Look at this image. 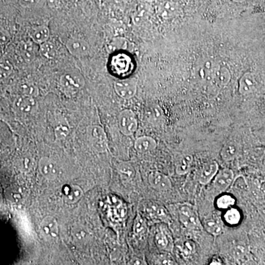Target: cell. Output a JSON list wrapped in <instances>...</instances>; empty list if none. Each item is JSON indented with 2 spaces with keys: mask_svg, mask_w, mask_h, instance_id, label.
<instances>
[{
  "mask_svg": "<svg viewBox=\"0 0 265 265\" xmlns=\"http://www.w3.org/2000/svg\"><path fill=\"white\" fill-rule=\"evenodd\" d=\"M87 136L90 143L99 153L106 152L109 148L107 136L104 129L99 125H90L87 128Z\"/></svg>",
  "mask_w": 265,
  "mask_h": 265,
  "instance_id": "obj_1",
  "label": "cell"
},
{
  "mask_svg": "<svg viewBox=\"0 0 265 265\" xmlns=\"http://www.w3.org/2000/svg\"><path fill=\"white\" fill-rule=\"evenodd\" d=\"M118 126L122 134L131 136L138 128V120L136 114L130 109H125L118 116Z\"/></svg>",
  "mask_w": 265,
  "mask_h": 265,
  "instance_id": "obj_2",
  "label": "cell"
},
{
  "mask_svg": "<svg viewBox=\"0 0 265 265\" xmlns=\"http://www.w3.org/2000/svg\"><path fill=\"white\" fill-rule=\"evenodd\" d=\"M60 85L65 94H75L85 85V81L78 73H67L60 78Z\"/></svg>",
  "mask_w": 265,
  "mask_h": 265,
  "instance_id": "obj_3",
  "label": "cell"
},
{
  "mask_svg": "<svg viewBox=\"0 0 265 265\" xmlns=\"http://www.w3.org/2000/svg\"><path fill=\"white\" fill-rule=\"evenodd\" d=\"M138 81L135 78L119 80L114 83V91L119 97L129 100L136 95L137 92Z\"/></svg>",
  "mask_w": 265,
  "mask_h": 265,
  "instance_id": "obj_4",
  "label": "cell"
},
{
  "mask_svg": "<svg viewBox=\"0 0 265 265\" xmlns=\"http://www.w3.org/2000/svg\"><path fill=\"white\" fill-rule=\"evenodd\" d=\"M179 219L186 228L195 229L200 225L198 214L193 206L181 204L178 207Z\"/></svg>",
  "mask_w": 265,
  "mask_h": 265,
  "instance_id": "obj_5",
  "label": "cell"
},
{
  "mask_svg": "<svg viewBox=\"0 0 265 265\" xmlns=\"http://www.w3.org/2000/svg\"><path fill=\"white\" fill-rule=\"evenodd\" d=\"M39 230L42 237L48 241H53L59 236V226L58 222L53 217H46L41 222Z\"/></svg>",
  "mask_w": 265,
  "mask_h": 265,
  "instance_id": "obj_6",
  "label": "cell"
},
{
  "mask_svg": "<svg viewBox=\"0 0 265 265\" xmlns=\"http://www.w3.org/2000/svg\"><path fill=\"white\" fill-rule=\"evenodd\" d=\"M110 66L113 72L116 75H125L132 67V61L126 54H116L110 61Z\"/></svg>",
  "mask_w": 265,
  "mask_h": 265,
  "instance_id": "obj_7",
  "label": "cell"
},
{
  "mask_svg": "<svg viewBox=\"0 0 265 265\" xmlns=\"http://www.w3.org/2000/svg\"><path fill=\"white\" fill-rule=\"evenodd\" d=\"M39 169L41 174L48 180H55L59 175L58 164L47 157H42L39 160Z\"/></svg>",
  "mask_w": 265,
  "mask_h": 265,
  "instance_id": "obj_8",
  "label": "cell"
},
{
  "mask_svg": "<svg viewBox=\"0 0 265 265\" xmlns=\"http://www.w3.org/2000/svg\"><path fill=\"white\" fill-rule=\"evenodd\" d=\"M66 47L71 55L76 58L87 56L90 51V46L88 42L81 39H69L66 44Z\"/></svg>",
  "mask_w": 265,
  "mask_h": 265,
  "instance_id": "obj_9",
  "label": "cell"
},
{
  "mask_svg": "<svg viewBox=\"0 0 265 265\" xmlns=\"http://www.w3.org/2000/svg\"><path fill=\"white\" fill-rule=\"evenodd\" d=\"M150 184L160 192H166L171 188L172 183L168 177L159 172H152L148 177Z\"/></svg>",
  "mask_w": 265,
  "mask_h": 265,
  "instance_id": "obj_10",
  "label": "cell"
},
{
  "mask_svg": "<svg viewBox=\"0 0 265 265\" xmlns=\"http://www.w3.org/2000/svg\"><path fill=\"white\" fill-rule=\"evenodd\" d=\"M234 180V173L229 169H223L218 171L214 180V186L217 190L225 192Z\"/></svg>",
  "mask_w": 265,
  "mask_h": 265,
  "instance_id": "obj_11",
  "label": "cell"
},
{
  "mask_svg": "<svg viewBox=\"0 0 265 265\" xmlns=\"http://www.w3.org/2000/svg\"><path fill=\"white\" fill-rule=\"evenodd\" d=\"M17 110L23 114H32L37 110L39 105L36 98L27 96H22L15 103Z\"/></svg>",
  "mask_w": 265,
  "mask_h": 265,
  "instance_id": "obj_12",
  "label": "cell"
},
{
  "mask_svg": "<svg viewBox=\"0 0 265 265\" xmlns=\"http://www.w3.org/2000/svg\"><path fill=\"white\" fill-rule=\"evenodd\" d=\"M219 171V166L216 161L206 163L202 167L199 175V182L201 184L206 185L210 183Z\"/></svg>",
  "mask_w": 265,
  "mask_h": 265,
  "instance_id": "obj_13",
  "label": "cell"
},
{
  "mask_svg": "<svg viewBox=\"0 0 265 265\" xmlns=\"http://www.w3.org/2000/svg\"><path fill=\"white\" fill-rule=\"evenodd\" d=\"M29 36L32 42L37 44H42L49 40V30L47 24L35 26L29 32Z\"/></svg>",
  "mask_w": 265,
  "mask_h": 265,
  "instance_id": "obj_14",
  "label": "cell"
},
{
  "mask_svg": "<svg viewBox=\"0 0 265 265\" xmlns=\"http://www.w3.org/2000/svg\"><path fill=\"white\" fill-rule=\"evenodd\" d=\"M134 148L139 154H148L155 151L157 148V142L151 136H141L135 141Z\"/></svg>",
  "mask_w": 265,
  "mask_h": 265,
  "instance_id": "obj_15",
  "label": "cell"
},
{
  "mask_svg": "<svg viewBox=\"0 0 265 265\" xmlns=\"http://www.w3.org/2000/svg\"><path fill=\"white\" fill-rule=\"evenodd\" d=\"M178 12V6L176 2L172 1H166L159 5L158 14L164 20H170L176 17Z\"/></svg>",
  "mask_w": 265,
  "mask_h": 265,
  "instance_id": "obj_16",
  "label": "cell"
},
{
  "mask_svg": "<svg viewBox=\"0 0 265 265\" xmlns=\"http://www.w3.org/2000/svg\"><path fill=\"white\" fill-rule=\"evenodd\" d=\"M84 195L83 189L78 185H71L66 189L64 193V199L67 203L74 204L78 203Z\"/></svg>",
  "mask_w": 265,
  "mask_h": 265,
  "instance_id": "obj_17",
  "label": "cell"
},
{
  "mask_svg": "<svg viewBox=\"0 0 265 265\" xmlns=\"http://www.w3.org/2000/svg\"><path fill=\"white\" fill-rule=\"evenodd\" d=\"M155 242L157 247L161 250L170 251L173 249V241H172L171 237L164 230H161L157 233Z\"/></svg>",
  "mask_w": 265,
  "mask_h": 265,
  "instance_id": "obj_18",
  "label": "cell"
},
{
  "mask_svg": "<svg viewBox=\"0 0 265 265\" xmlns=\"http://www.w3.org/2000/svg\"><path fill=\"white\" fill-rule=\"evenodd\" d=\"M218 66L214 61H207L200 67V77L206 81H215V73Z\"/></svg>",
  "mask_w": 265,
  "mask_h": 265,
  "instance_id": "obj_19",
  "label": "cell"
},
{
  "mask_svg": "<svg viewBox=\"0 0 265 265\" xmlns=\"http://www.w3.org/2000/svg\"><path fill=\"white\" fill-rule=\"evenodd\" d=\"M231 80V74L228 68L218 66L215 73V81L221 87H225Z\"/></svg>",
  "mask_w": 265,
  "mask_h": 265,
  "instance_id": "obj_20",
  "label": "cell"
},
{
  "mask_svg": "<svg viewBox=\"0 0 265 265\" xmlns=\"http://www.w3.org/2000/svg\"><path fill=\"white\" fill-rule=\"evenodd\" d=\"M203 225L206 231L212 235L218 236L222 233V227L221 222L213 216L206 218Z\"/></svg>",
  "mask_w": 265,
  "mask_h": 265,
  "instance_id": "obj_21",
  "label": "cell"
},
{
  "mask_svg": "<svg viewBox=\"0 0 265 265\" xmlns=\"http://www.w3.org/2000/svg\"><path fill=\"white\" fill-rule=\"evenodd\" d=\"M129 44V42L125 38L116 37L110 41L106 48L109 52H114L116 51L126 50Z\"/></svg>",
  "mask_w": 265,
  "mask_h": 265,
  "instance_id": "obj_22",
  "label": "cell"
},
{
  "mask_svg": "<svg viewBox=\"0 0 265 265\" xmlns=\"http://www.w3.org/2000/svg\"><path fill=\"white\" fill-rule=\"evenodd\" d=\"M20 52L22 57L27 62H31L35 58V48L33 44V42H24L20 47Z\"/></svg>",
  "mask_w": 265,
  "mask_h": 265,
  "instance_id": "obj_23",
  "label": "cell"
},
{
  "mask_svg": "<svg viewBox=\"0 0 265 265\" xmlns=\"http://www.w3.org/2000/svg\"><path fill=\"white\" fill-rule=\"evenodd\" d=\"M224 221L228 225L232 226L238 225L241 221V214L240 211L233 207L227 209L226 212L224 215Z\"/></svg>",
  "mask_w": 265,
  "mask_h": 265,
  "instance_id": "obj_24",
  "label": "cell"
},
{
  "mask_svg": "<svg viewBox=\"0 0 265 265\" xmlns=\"http://www.w3.org/2000/svg\"><path fill=\"white\" fill-rule=\"evenodd\" d=\"M14 67L8 58L0 59V81H5L12 74Z\"/></svg>",
  "mask_w": 265,
  "mask_h": 265,
  "instance_id": "obj_25",
  "label": "cell"
},
{
  "mask_svg": "<svg viewBox=\"0 0 265 265\" xmlns=\"http://www.w3.org/2000/svg\"><path fill=\"white\" fill-rule=\"evenodd\" d=\"M39 52H40L41 55L44 58L52 59L55 58V55H56V47L52 42L47 41L40 45Z\"/></svg>",
  "mask_w": 265,
  "mask_h": 265,
  "instance_id": "obj_26",
  "label": "cell"
},
{
  "mask_svg": "<svg viewBox=\"0 0 265 265\" xmlns=\"http://www.w3.org/2000/svg\"><path fill=\"white\" fill-rule=\"evenodd\" d=\"M192 161H193V158H192V155H186L183 156L179 161L178 164H177V167H176V172H177V174L180 175V176L186 174L189 172V169H190Z\"/></svg>",
  "mask_w": 265,
  "mask_h": 265,
  "instance_id": "obj_27",
  "label": "cell"
},
{
  "mask_svg": "<svg viewBox=\"0 0 265 265\" xmlns=\"http://www.w3.org/2000/svg\"><path fill=\"white\" fill-rule=\"evenodd\" d=\"M235 199L230 195H222L220 196L217 200L216 204L218 209H228L232 208L235 204Z\"/></svg>",
  "mask_w": 265,
  "mask_h": 265,
  "instance_id": "obj_28",
  "label": "cell"
},
{
  "mask_svg": "<svg viewBox=\"0 0 265 265\" xmlns=\"http://www.w3.org/2000/svg\"><path fill=\"white\" fill-rule=\"evenodd\" d=\"M237 153H238L237 147L234 144L228 143L222 148L221 156H222V159L225 161H230V160L234 159L235 158Z\"/></svg>",
  "mask_w": 265,
  "mask_h": 265,
  "instance_id": "obj_29",
  "label": "cell"
},
{
  "mask_svg": "<svg viewBox=\"0 0 265 265\" xmlns=\"http://www.w3.org/2000/svg\"><path fill=\"white\" fill-rule=\"evenodd\" d=\"M148 15H149V11H148V6L141 5L133 16V22L136 25H140L147 20Z\"/></svg>",
  "mask_w": 265,
  "mask_h": 265,
  "instance_id": "obj_30",
  "label": "cell"
},
{
  "mask_svg": "<svg viewBox=\"0 0 265 265\" xmlns=\"http://www.w3.org/2000/svg\"><path fill=\"white\" fill-rule=\"evenodd\" d=\"M22 96L36 97L39 95V90L37 87L31 84H24L20 87Z\"/></svg>",
  "mask_w": 265,
  "mask_h": 265,
  "instance_id": "obj_31",
  "label": "cell"
},
{
  "mask_svg": "<svg viewBox=\"0 0 265 265\" xmlns=\"http://www.w3.org/2000/svg\"><path fill=\"white\" fill-rule=\"evenodd\" d=\"M180 251L184 257H189L191 255L193 254L195 250V244L191 240L185 241L180 247Z\"/></svg>",
  "mask_w": 265,
  "mask_h": 265,
  "instance_id": "obj_32",
  "label": "cell"
},
{
  "mask_svg": "<svg viewBox=\"0 0 265 265\" xmlns=\"http://www.w3.org/2000/svg\"><path fill=\"white\" fill-rule=\"evenodd\" d=\"M117 168L119 173H122L124 176H126L127 177H130V178L134 177L135 170L131 166V164L122 163V164H119Z\"/></svg>",
  "mask_w": 265,
  "mask_h": 265,
  "instance_id": "obj_33",
  "label": "cell"
},
{
  "mask_svg": "<svg viewBox=\"0 0 265 265\" xmlns=\"http://www.w3.org/2000/svg\"><path fill=\"white\" fill-rule=\"evenodd\" d=\"M253 80L250 75H246L240 81V91L242 93H247L253 88Z\"/></svg>",
  "mask_w": 265,
  "mask_h": 265,
  "instance_id": "obj_34",
  "label": "cell"
},
{
  "mask_svg": "<svg viewBox=\"0 0 265 265\" xmlns=\"http://www.w3.org/2000/svg\"><path fill=\"white\" fill-rule=\"evenodd\" d=\"M69 128L64 125H59L55 131V136L58 139H64L69 134Z\"/></svg>",
  "mask_w": 265,
  "mask_h": 265,
  "instance_id": "obj_35",
  "label": "cell"
},
{
  "mask_svg": "<svg viewBox=\"0 0 265 265\" xmlns=\"http://www.w3.org/2000/svg\"><path fill=\"white\" fill-rule=\"evenodd\" d=\"M146 225L145 221L141 217L137 216L134 223V232L136 234H141L145 231Z\"/></svg>",
  "mask_w": 265,
  "mask_h": 265,
  "instance_id": "obj_36",
  "label": "cell"
},
{
  "mask_svg": "<svg viewBox=\"0 0 265 265\" xmlns=\"http://www.w3.org/2000/svg\"><path fill=\"white\" fill-rule=\"evenodd\" d=\"M153 214L158 219L162 220V221H164L167 220V212H166L165 209H163L161 206H155V207L153 208Z\"/></svg>",
  "mask_w": 265,
  "mask_h": 265,
  "instance_id": "obj_37",
  "label": "cell"
},
{
  "mask_svg": "<svg viewBox=\"0 0 265 265\" xmlns=\"http://www.w3.org/2000/svg\"><path fill=\"white\" fill-rule=\"evenodd\" d=\"M157 265H176L174 261L165 256H161L158 257L156 260Z\"/></svg>",
  "mask_w": 265,
  "mask_h": 265,
  "instance_id": "obj_38",
  "label": "cell"
},
{
  "mask_svg": "<svg viewBox=\"0 0 265 265\" xmlns=\"http://www.w3.org/2000/svg\"><path fill=\"white\" fill-rule=\"evenodd\" d=\"M40 0H20V5L24 8H31L39 3Z\"/></svg>",
  "mask_w": 265,
  "mask_h": 265,
  "instance_id": "obj_39",
  "label": "cell"
},
{
  "mask_svg": "<svg viewBox=\"0 0 265 265\" xmlns=\"http://www.w3.org/2000/svg\"><path fill=\"white\" fill-rule=\"evenodd\" d=\"M64 0H47L48 6L50 8H59Z\"/></svg>",
  "mask_w": 265,
  "mask_h": 265,
  "instance_id": "obj_40",
  "label": "cell"
},
{
  "mask_svg": "<svg viewBox=\"0 0 265 265\" xmlns=\"http://www.w3.org/2000/svg\"><path fill=\"white\" fill-rule=\"evenodd\" d=\"M243 255H244V247H235L233 250V256L237 259L243 257Z\"/></svg>",
  "mask_w": 265,
  "mask_h": 265,
  "instance_id": "obj_41",
  "label": "cell"
},
{
  "mask_svg": "<svg viewBox=\"0 0 265 265\" xmlns=\"http://www.w3.org/2000/svg\"><path fill=\"white\" fill-rule=\"evenodd\" d=\"M131 265H147V264L144 262L142 259H139V258H136L132 261V264Z\"/></svg>",
  "mask_w": 265,
  "mask_h": 265,
  "instance_id": "obj_42",
  "label": "cell"
},
{
  "mask_svg": "<svg viewBox=\"0 0 265 265\" xmlns=\"http://www.w3.org/2000/svg\"><path fill=\"white\" fill-rule=\"evenodd\" d=\"M209 265H222L221 261L218 260V259H214L211 262V263L209 264Z\"/></svg>",
  "mask_w": 265,
  "mask_h": 265,
  "instance_id": "obj_43",
  "label": "cell"
},
{
  "mask_svg": "<svg viewBox=\"0 0 265 265\" xmlns=\"http://www.w3.org/2000/svg\"><path fill=\"white\" fill-rule=\"evenodd\" d=\"M6 42V38H5V36H2V34H1V33H0V43L4 44L5 43V42Z\"/></svg>",
  "mask_w": 265,
  "mask_h": 265,
  "instance_id": "obj_44",
  "label": "cell"
},
{
  "mask_svg": "<svg viewBox=\"0 0 265 265\" xmlns=\"http://www.w3.org/2000/svg\"><path fill=\"white\" fill-rule=\"evenodd\" d=\"M262 247L265 251V238L264 239L263 242H262Z\"/></svg>",
  "mask_w": 265,
  "mask_h": 265,
  "instance_id": "obj_45",
  "label": "cell"
},
{
  "mask_svg": "<svg viewBox=\"0 0 265 265\" xmlns=\"http://www.w3.org/2000/svg\"><path fill=\"white\" fill-rule=\"evenodd\" d=\"M115 2H118V3H121V2H125V0H114Z\"/></svg>",
  "mask_w": 265,
  "mask_h": 265,
  "instance_id": "obj_46",
  "label": "cell"
},
{
  "mask_svg": "<svg viewBox=\"0 0 265 265\" xmlns=\"http://www.w3.org/2000/svg\"><path fill=\"white\" fill-rule=\"evenodd\" d=\"M232 1H234V2H244V1H246V0H232Z\"/></svg>",
  "mask_w": 265,
  "mask_h": 265,
  "instance_id": "obj_47",
  "label": "cell"
},
{
  "mask_svg": "<svg viewBox=\"0 0 265 265\" xmlns=\"http://www.w3.org/2000/svg\"><path fill=\"white\" fill-rule=\"evenodd\" d=\"M264 174H265V164H264Z\"/></svg>",
  "mask_w": 265,
  "mask_h": 265,
  "instance_id": "obj_48",
  "label": "cell"
}]
</instances>
